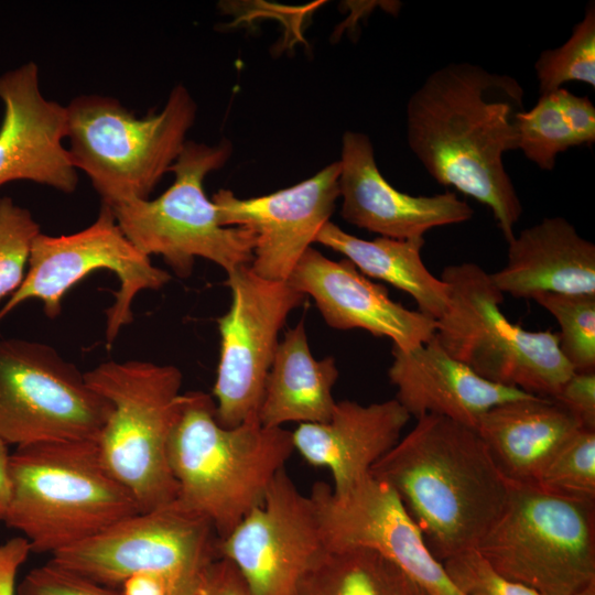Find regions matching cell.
Wrapping results in <instances>:
<instances>
[{"label": "cell", "instance_id": "1", "mask_svg": "<svg viewBox=\"0 0 595 595\" xmlns=\"http://www.w3.org/2000/svg\"><path fill=\"white\" fill-rule=\"evenodd\" d=\"M523 97L515 77L459 62L432 72L405 108L407 142L426 173L487 206L508 242L522 204L504 154L518 150Z\"/></svg>", "mask_w": 595, "mask_h": 595}, {"label": "cell", "instance_id": "36", "mask_svg": "<svg viewBox=\"0 0 595 595\" xmlns=\"http://www.w3.org/2000/svg\"><path fill=\"white\" fill-rule=\"evenodd\" d=\"M30 553V544L22 536L0 544V595H17V574Z\"/></svg>", "mask_w": 595, "mask_h": 595}, {"label": "cell", "instance_id": "13", "mask_svg": "<svg viewBox=\"0 0 595 595\" xmlns=\"http://www.w3.org/2000/svg\"><path fill=\"white\" fill-rule=\"evenodd\" d=\"M229 310L217 320L220 353L213 387L215 415L225 428L258 416L279 334L305 295L288 281L267 280L250 266L227 273Z\"/></svg>", "mask_w": 595, "mask_h": 595}, {"label": "cell", "instance_id": "3", "mask_svg": "<svg viewBox=\"0 0 595 595\" xmlns=\"http://www.w3.org/2000/svg\"><path fill=\"white\" fill-rule=\"evenodd\" d=\"M293 451L292 432L263 426L258 416L221 426L210 394L184 392L167 443L175 500L206 518L220 540L262 504Z\"/></svg>", "mask_w": 595, "mask_h": 595}, {"label": "cell", "instance_id": "22", "mask_svg": "<svg viewBox=\"0 0 595 595\" xmlns=\"http://www.w3.org/2000/svg\"><path fill=\"white\" fill-rule=\"evenodd\" d=\"M505 295L595 294V245L560 216L544 217L508 242L507 263L490 273Z\"/></svg>", "mask_w": 595, "mask_h": 595}, {"label": "cell", "instance_id": "35", "mask_svg": "<svg viewBox=\"0 0 595 595\" xmlns=\"http://www.w3.org/2000/svg\"><path fill=\"white\" fill-rule=\"evenodd\" d=\"M190 595H250L238 569L227 559L217 558L197 575Z\"/></svg>", "mask_w": 595, "mask_h": 595}, {"label": "cell", "instance_id": "17", "mask_svg": "<svg viewBox=\"0 0 595 595\" xmlns=\"http://www.w3.org/2000/svg\"><path fill=\"white\" fill-rule=\"evenodd\" d=\"M0 186L30 181L73 193L78 171L69 158L66 108L42 94L39 67L29 62L0 75Z\"/></svg>", "mask_w": 595, "mask_h": 595}, {"label": "cell", "instance_id": "27", "mask_svg": "<svg viewBox=\"0 0 595 595\" xmlns=\"http://www.w3.org/2000/svg\"><path fill=\"white\" fill-rule=\"evenodd\" d=\"M293 595H428L396 564L366 549L324 550Z\"/></svg>", "mask_w": 595, "mask_h": 595}, {"label": "cell", "instance_id": "10", "mask_svg": "<svg viewBox=\"0 0 595 595\" xmlns=\"http://www.w3.org/2000/svg\"><path fill=\"white\" fill-rule=\"evenodd\" d=\"M111 408L53 347L0 339V439L8 445L97 442Z\"/></svg>", "mask_w": 595, "mask_h": 595}, {"label": "cell", "instance_id": "9", "mask_svg": "<svg viewBox=\"0 0 595 595\" xmlns=\"http://www.w3.org/2000/svg\"><path fill=\"white\" fill-rule=\"evenodd\" d=\"M476 550L498 573L541 595H573L595 582V504L510 484Z\"/></svg>", "mask_w": 595, "mask_h": 595}, {"label": "cell", "instance_id": "12", "mask_svg": "<svg viewBox=\"0 0 595 595\" xmlns=\"http://www.w3.org/2000/svg\"><path fill=\"white\" fill-rule=\"evenodd\" d=\"M218 537L204 517L176 500L122 519L51 555L50 561L94 582L120 589L139 573L178 580L219 558Z\"/></svg>", "mask_w": 595, "mask_h": 595}, {"label": "cell", "instance_id": "20", "mask_svg": "<svg viewBox=\"0 0 595 595\" xmlns=\"http://www.w3.org/2000/svg\"><path fill=\"white\" fill-rule=\"evenodd\" d=\"M392 356L388 377L397 390L394 399L416 419L441 415L475 429L491 408L532 396L480 377L434 336L407 351L392 347Z\"/></svg>", "mask_w": 595, "mask_h": 595}, {"label": "cell", "instance_id": "11", "mask_svg": "<svg viewBox=\"0 0 595 595\" xmlns=\"http://www.w3.org/2000/svg\"><path fill=\"white\" fill-rule=\"evenodd\" d=\"M108 270L119 281L113 304L106 311V340L112 344L133 320L132 302L143 290L164 286L171 275L152 264L125 236L110 206L102 204L87 228L71 235L40 232L33 240L28 269L19 289L0 309V322L20 303L42 301L47 317L61 314L64 295L88 274Z\"/></svg>", "mask_w": 595, "mask_h": 595}, {"label": "cell", "instance_id": "33", "mask_svg": "<svg viewBox=\"0 0 595 595\" xmlns=\"http://www.w3.org/2000/svg\"><path fill=\"white\" fill-rule=\"evenodd\" d=\"M17 595H122L50 560L32 569L17 586Z\"/></svg>", "mask_w": 595, "mask_h": 595}, {"label": "cell", "instance_id": "6", "mask_svg": "<svg viewBox=\"0 0 595 595\" xmlns=\"http://www.w3.org/2000/svg\"><path fill=\"white\" fill-rule=\"evenodd\" d=\"M84 377L112 407L97 441L106 468L140 512L174 501L177 484L167 443L183 400L181 370L143 360H109Z\"/></svg>", "mask_w": 595, "mask_h": 595}, {"label": "cell", "instance_id": "23", "mask_svg": "<svg viewBox=\"0 0 595 595\" xmlns=\"http://www.w3.org/2000/svg\"><path fill=\"white\" fill-rule=\"evenodd\" d=\"M580 429L578 420L552 398L529 396L488 410L475 430L502 476L536 486L558 450Z\"/></svg>", "mask_w": 595, "mask_h": 595}, {"label": "cell", "instance_id": "19", "mask_svg": "<svg viewBox=\"0 0 595 595\" xmlns=\"http://www.w3.org/2000/svg\"><path fill=\"white\" fill-rule=\"evenodd\" d=\"M288 283L311 296L326 324L347 331L360 328L388 337L407 351L430 340L436 321L393 301L386 286L364 275L349 260H332L310 247Z\"/></svg>", "mask_w": 595, "mask_h": 595}, {"label": "cell", "instance_id": "2", "mask_svg": "<svg viewBox=\"0 0 595 595\" xmlns=\"http://www.w3.org/2000/svg\"><path fill=\"white\" fill-rule=\"evenodd\" d=\"M369 473L398 494L441 562L476 549L510 488L475 429L434 414L416 419Z\"/></svg>", "mask_w": 595, "mask_h": 595}, {"label": "cell", "instance_id": "31", "mask_svg": "<svg viewBox=\"0 0 595 595\" xmlns=\"http://www.w3.org/2000/svg\"><path fill=\"white\" fill-rule=\"evenodd\" d=\"M40 232L29 209L9 196L0 197V301L23 282L32 244Z\"/></svg>", "mask_w": 595, "mask_h": 595}, {"label": "cell", "instance_id": "29", "mask_svg": "<svg viewBox=\"0 0 595 595\" xmlns=\"http://www.w3.org/2000/svg\"><path fill=\"white\" fill-rule=\"evenodd\" d=\"M533 300L556 320L560 350L572 369L595 371V294L545 293Z\"/></svg>", "mask_w": 595, "mask_h": 595}, {"label": "cell", "instance_id": "32", "mask_svg": "<svg viewBox=\"0 0 595 595\" xmlns=\"http://www.w3.org/2000/svg\"><path fill=\"white\" fill-rule=\"evenodd\" d=\"M442 564L462 595H541L498 573L476 549L453 555Z\"/></svg>", "mask_w": 595, "mask_h": 595}, {"label": "cell", "instance_id": "14", "mask_svg": "<svg viewBox=\"0 0 595 595\" xmlns=\"http://www.w3.org/2000/svg\"><path fill=\"white\" fill-rule=\"evenodd\" d=\"M309 496L325 550H370L400 567L428 595H462L387 483L369 473L338 497L331 485L316 482Z\"/></svg>", "mask_w": 595, "mask_h": 595}, {"label": "cell", "instance_id": "16", "mask_svg": "<svg viewBox=\"0 0 595 595\" xmlns=\"http://www.w3.org/2000/svg\"><path fill=\"white\" fill-rule=\"evenodd\" d=\"M338 176L336 161L268 195L240 198L229 190H219L212 201L223 226H244L253 231L251 270L267 280L286 281L329 221L339 198Z\"/></svg>", "mask_w": 595, "mask_h": 595}, {"label": "cell", "instance_id": "15", "mask_svg": "<svg viewBox=\"0 0 595 595\" xmlns=\"http://www.w3.org/2000/svg\"><path fill=\"white\" fill-rule=\"evenodd\" d=\"M324 550L314 505L285 468L273 478L262 504L217 544L218 556L238 569L250 595H293Z\"/></svg>", "mask_w": 595, "mask_h": 595}, {"label": "cell", "instance_id": "4", "mask_svg": "<svg viewBox=\"0 0 595 595\" xmlns=\"http://www.w3.org/2000/svg\"><path fill=\"white\" fill-rule=\"evenodd\" d=\"M10 468L12 497L3 522L28 540L32 553L52 555L140 512L95 441L17 446Z\"/></svg>", "mask_w": 595, "mask_h": 595}, {"label": "cell", "instance_id": "28", "mask_svg": "<svg viewBox=\"0 0 595 595\" xmlns=\"http://www.w3.org/2000/svg\"><path fill=\"white\" fill-rule=\"evenodd\" d=\"M539 93L547 94L569 82L595 87V4L591 1L567 41L540 53L534 63Z\"/></svg>", "mask_w": 595, "mask_h": 595}, {"label": "cell", "instance_id": "8", "mask_svg": "<svg viewBox=\"0 0 595 595\" xmlns=\"http://www.w3.org/2000/svg\"><path fill=\"white\" fill-rule=\"evenodd\" d=\"M231 143L186 141L170 169L172 185L154 199L110 206L118 226L143 255L161 256L174 273L186 279L195 259L214 262L226 273L250 266L255 234L244 226H223L215 204L204 192L205 177L229 160Z\"/></svg>", "mask_w": 595, "mask_h": 595}, {"label": "cell", "instance_id": "26", "mask_svg": "<svg viewBox=\"0 0 595 595\" xmlns=\"http://www.w3.org/2000/svg\"><path fill=\"white\" fill-rule=\"evenodd\" d=\"M518 150L543 171H552L560 153L595 142V107L586 96L561 87L541 94L517 117Z\"/></svg>", "mask_w": 595, "mask_h": 595}, {"label": "cell", "instance_id": "18", "mask_svg": "<svg viewBox=\"0 0 595 595\" xmlns=\"http://www.w3.org/2000/svg\"><path fill=\"white\" fill-rule=\"evenodd\" d=\"M338 163L342 217L379 237L424 238L430 229L473 217L472 207L455 192L415 196L393 187L378 169L371 140L363 132L343 134Z\"/></svg>", "mask_w": 595, "mask_h": 595}, {"label": "cell", "instance_id": "24", "mask_svg": "<svg viewBox=\"0 0 595 595\" xmlns=\"http://www.w3.org/2000/svg\"><path fill=\"white\" fill-rule=\"evenodd\" d=\"M337 378L334 357H313L301 320L284 333L278 345L258 411L260 423L282 428L291 422L328 421L336 404L333 388Z\"/></svg>", "mask_w": 595, "mask_h": 595}, {"label": "cell", "instance_id": "40", "mask_svg": "<svg viewBox=\"0 0 595 595\" xmlns=\"http://www.w3.org/2000/svg\"><path fill=\"white\" fill-rule=\"evenodd\" d=\"M573 595H595V582L574 593Z\"/></svg>", "mask_w": 595, "mask_h": 595}, {"label": "cell", "instance_id": "37", "mask_svg": "<svg viewBox=\"0 0 595 595\" xmlns=\"http://www.w3.org/2000/svg\"><path fill=\"white\" fill-rule=\"evenodd\" d=\"M180 580L153 573H139L127 578L120 592L122 595H171L174 584Z\"/></svg>", "mask_w": 595, "mask_h": 595}, {"label": "cell", "instance_id": "5", "mask_svg": "<svg viewBox=\"0 0 595 595\" xmlns=\"http://www.w3.org/2000/svg\"><path fill=\"white\" fill-rule=\"evenodd\" d=\"M65 108L72 163L108 206L149 198L183 150L197 111L181 84L159 112L145 117L97 94L80 95Z\"/></svg>", "mask_w": 595, "mask_h": 595}, {"label": "cell", "instance_id": "34", "mask_svg": "<svg viewBox=\"0 0 595 595\" xmlns=\"http://www.w3.org/2000/svg\"><path fill=\"white\" fill-rule=\"evenodd\" d=\"M570 411L583 429L595 430V372H573L552 398Z\"/></svg>", "mask_w": 595, "mask_h": 595}, {"label": "cell", "instance_id": "30", "mask_svg": "<svg viewBox=\"0 0 595 595\" xmlns=\"http://www.w3.org/2000/svg\"><path fill=\"white\" fill-rule=\"evenodd\" d=\"M536 487L595 504V430L580 429L554 454Z\"/></svg>", "mask_w": 595, "mask_h": 595}, {"label": "cell", "instance_id": "38", "mask_svg": "<svg viewBox=\"0 0 595 595\" xmlns=\"http://www.w3.org/2000/svg\"><path fill=\"white\" fill-rule=\"evenodd\" d=\"M10 457L9 445L0 439V521L7 516L12 497Z\"/></svg>", "mask_w": 595, "mask_h": 595}, {"label": "cell", "instance_id": "21", "mask_svg": "<svg viewBox=\"0 0 595 595\" xmlns=\"http://www.w3.org/2000/svg\"><path fill=\"white\" fill-rule=\"evenodd\" d=\"M410 418L396 399L367 405L336 401L328 421L299 424L293 446L306 463L331 472L332 490L339 497L398 443Z\"/></svg>", "mask_w": 595, "mask_h": 595}, {"label": "cell", "instance_id": "7", "mask_svg": "<svg viewBox=\"0 0 595 595\" xmlns=\"http://www.w3.org/2000/svg\"><path fill=\"white\" fill-rule=\"evenodd\" d=\"M441 279L448 286V305L436 320L439 344L491 382L554 398L574 372L560 350L558 333L511 323L500 310L505 295L474 262L448 266Z\"/></svg>", "mask_w": 595, "mask_h": 595}, {"label": "cell", "instance_id": "39", "mask_svg": "<svg viewBox=\"0 0 595 595\" xmlns=\"http://www.w3.org/2000/svg\"><path fill=\"white\" fill-rule=\"evenodd\" d=\"M199 572L184 576L177 581L171 591V595H190Z\"/></svg>", "mask_w": 595, "mask_h": 595}, {"label": "cell", "instance_id": "25", "mask_svg": "<svg viewBox=\"0 0 595 595\" xmlns=\"http://www.w3.org/2000/svg\"><path fill=\"white\" fill-rule=\"evenodd\" d=\"M315 242L343 255L364 275L385 281L409 294L422 314L436 321L446 312L448 286L425 267L421 257L424 238L366 240L329 220L317 234Z\"/></svg>", "mask_w": 595, "mask_h": 595}]
</instances>
